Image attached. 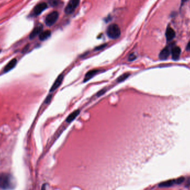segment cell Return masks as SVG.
<instances>
[{
  "label": "cell",
  "instance_id": "1",
  "mask_svg": "<svg viewBox=\"0 0 190 190\" xmlns=\"http://www.w3.org/2000/svg\"><path fill=\"white\" fill-rule=\"evenodd\" d=\"M16 186V181L12 175L7 173L0 174V188L3 190H12Z\"/></svg>",
  "mask_w": 190,
  "mask_h": 190
},
{
  "label": "cell",
  "instance_id": "2",
  "mask_svg": "<svg viewBox=\"0 0 190 190\" xmlns=\"http://www.w3.org/2000/svg\"><path fill=\"white\" fill-rule=\"evenodd\" d=\"M107 35L110 38L116 39L121 35V31L119 26L116 24H110L107 29Z\"/></svg>",
  "mask_w": 190,
  "mask_h": 190
},
{
  "label": "cell",
  "instance_id": "3",
  "mask_svg": "<svg viewBox=\"0 0 190 190\" xmlns=\"http://www.w3.org/2000/svg\"><path fill=\"white\" fill-rule=\"evenodd\" d=\"M59 13L57 11H53L49 13L46 17L45 23L48 26H51L55 24L59 18Z\"/></svg>",
  "mask_w": 190,
  "mask_h": 190
},
{
  "label": "cell",
  "instance_id": "4",
  "mask_svg": "<svg viewBox=\"0 0 190 190\" xmlns=\"http://www.w3.org/2000/svg\"><path fill=\"white\" fill-rule=\"evenodd\" d=\"M80 0H71L66 6L65 11L66 14H71L73 12L80 3Z\"/></svg>",
  "mask_w": 190,
  "mask_h": 190
},
{
  "label": "cell",
  "instance_id": "5",
  "mask_svg": "<svg viewBox=\"0 0 190 190\" xmlns=\"http://www.w3.org/2000/svg\"><path fill=\"white\" fill-rule=\"evenodd\" d=\"M48 5L46 3L42 2L36 5L34 10V14L35 16H38L40 15L44 10L46 9Z\"/></svg>",
  "mask_w": 190,
  "mask_h": 190
},
{
  "label": "cell",
  "instance_id": "6",
  "mask_svg": "<svg viewBox=\"0 0 190 190\" xmlns=\"http://www.w3.org/2000/svg\"><path fill=\"white\" fill-rule=\"evenodd\" d=\"M63 78H64V77H63V74H61L58 76V77L55 80V82L52 84L51 88H50V90H49L50 92H52L55 91V90H56L59 87L60 85L61 84V83L62 82V81H63Z\"/></svg>",
  "mask_w": 190,
  "mask_h": 190
},
{
  "label": "cell",
  "instance_id": "7",
  "mask_svg": "<svg viewBox=\"0 0 190 190\" xmlns=\"http://www.w3.org/2000/svg\"><path fill=\"white\" fill-rule=\"evenodd\" d=\"M42 29H43V26L42 24H40L37 25L36 27H35V28L33 30V31L31 33L30 35V38L31 40L34 39L38 35H40L42 32Z\"/></svg>",
  "mask_w": 190,
  "mask_h": 190
},
{
  "label": "cell",
  "instance_id": "8",
  "mask_svg": "<svg viewBox=\"0 0 190 190\" xmlns=\"http://www.w3.org/2000/svg\"><path fill=\"white\" fill-rule=\"evenodd\" d=\"M16 63H17V59H11L5 67L4 72H7L11 71L16 66Z\"/></svg>",
  "mask_w": 190,
  "mask_h": 190
},
{
  "label": "cell",
  "instance_id": "9",
  "mask_svg": "<svg viewBox=\"0 0 190 190\" xmlns=\"http://www.w3.org/2000/svg\"><path fill=\"white\" fill-rule=\"evenodd\" d=\"M98 72V70H91L90 71L87 72V73L86 74L84 77V80H83V82H86L88 81H89L90 80H91L95 75Z\"/></svg>",
  "mask_w": 190,
  "mask_h": 190
},
{
  "label": "cell",
  "instance_id": "10",
  "mask_svg": "<svg viewBox=\"0 0 190 190\" xmlns=\"http://www.w3.org/2000/svg\"><path fill=\"white\" fill-rule=\"evenodd\" d=\"M80 113V111L79 110H76L74 111L73 112H72L71 113H70L68 116L67 119H66V121L68 123L71 122L72 121H73L79 116Z\"/></svg>",
  "mask_w": 190,
  "mask_h": 190
},
{
  "label": "cell",
  "instance_id": "11",
  "mask_svg": "<svg viewBox=\"0 0 190 190\" xmlns=\"http://www.w3.org/2000/svg\"><path fill=\"white\" fill-rule=\"evenodd\" d=\"M175 31L171 27H168L167 28L166 32V37L167 41L172 40L175 37Z\"/></svg>",
  "mask_w": 190,
  "mask_h": 190
},
{
  "label": "cell",
  "instance_id": "12",
  "mask_svg": "<svg viewBox=\"0 0 190 190\" xmlns=\"http://www.w3.org/2000/svg\"><path fill=\"white\" fill-rule=\"evenodd\" d=\"M170 54V50L168 48H164L159 55V57L161 59H166L168 58Z\"/></svg>",
  "mask_w": 190,
  "mask_h": 190
},
{
  "label": "cell",
  "instance_id": "13",
  "mask_svg": "<svg viewBox=\"0 0 190 190\" xmlns=\"http://www.w3.org/2000/svg\"><path fill=\"white\" fill-rule=\"evenodd\" d=\"M181 54V48L179 47H175L172 49V59L175 60L178 59Z\"/></svg>",
  "mask_w": 190,
  "mask_h": 190
},
{
  "label": "cell",
  "instance_id": "14",
  "mask_svg": "<svg viewBox=\"0 0 190 190\" xmlns=\"http://www.w3.org/2000/svg\"><path fill=\"white\" fill-rule=\"evenodd\" d=\"M174 184H176V180L175 179H170L167 180L166 181L162 182L159 184V187H171Z\"/></svg>",
  "mask_w": 190,
  "mask_h": 190
},
{
  "label": "cell",
  "instance_id": "15",
  "mask_svg": "<svg viewBox=\"0 0 190 190\" xmlns=\"http://www.w3.org/2000/svg\"><path fill=\"white\" fill-rule=\"evenodd\" d=\"M51 35V32L49 30H46L45 31L42 32L40 35H39V38L41 41H45Z\"/></svg>",
  "mask_w": 190,
  "mask_h": 190
},
{
  "label": "cell",
  "instance_id": "16",
  "mask_svg": "<svg viewBox=\"0 0 190 190\" xmlns=\"http://www.w3.org/2000/svg\"><path fill=\"white\" fill-rule=\"evenodd\" d=\"M130 75V73H125L122 75L118 78L117 82H121L125 81L126 79H127L129 77Z\"/></svg>",
  "mask_w": 190,
  "mask_h": 190
},
{
  "label": "cell",
  "instance_id": "17",
  "mask_svg": "<svg viewBox=\"0 0 190 190\" xmlns=\"http://www.w3.org/2000/svg\"><path fill=\"white\" fill-rule=\"evenodd\" d=\"M49 3L52 6H56L59 3V0H49Z\"/></svg>",
  "mask_w": 190,
  "mask_h": 190
},
{
  "label": "cell",
  "instance_id": "18",
  "mask_svg": "<svg viewBox=\"0 0 190 190\" xmlns=\"http://www.w3.org/2000/svg\"><path fill=\"white\" fill-rule=\"evenodd\" d=\"M185 178L183 177H179V178H177L176 180V184H180L183 181H184Z\"/></svg>",
  "mask_w": 190,
  "mask_h": 190
},
{
  "label": "cell",
  "instance_id": "19",
  "mask_svg": "<svg viewBox=\"0 0 190 190\" xmlns=\"http://www.w3.org/2000/svg\"><path fill=\"white\" fill-rule=\"evenodd\" d=\"M106 91V90L105 89H103V90H101V91H100L97 94V97H100V96H101L103 94H104Z\"/></svg>",
  "mask_w": 190,
  "mask_h": 190
},
{
  "label": "cell",
  "instance_id": "20",
  "mask_svg": "<svg viewBox=\"0 0 190 190\" xmlns=\"http://www.w3.org/2000/svg\"><path fill=\"white\" fill-rule=\"evenodd\" d=\"M136 56L133 54H131L129 57V61H133L136 59Z\"/></svg>",
  "mask_w": 190,
  "mask_h": 190
},
{
  "label": "cell",
  "instance_id": "21",
  "mask_svg": "<svg viewBox=\"0 0 190 190\" xmlns=\"http://www.w3.org/2000/svg\"><path fill=\"white\" fill-rule=\"evenodd\" d=\"M52 95H49V96H48V97H47V98H46V102L50 101V100H51V98H52Z\"/></svg>",
  "mask_w": 190,
  "mask_h": 190
},
{
  "label": "cell",
  "instance_id": "22",
  "mask_svg": "<svg viewBox=\"0 0 190 190\" xmlns=\"http://www.w3.org/2000/svg\"><path fill=\"white\" fill-rule=\"evenodd\" d=\"M105 46H106V45H101V46H99V47H97V48H96V49H97V50H99V49H102V48H105Z\"/></svg>",
  "mask_w": 190,
  "mask_h": 190
},
{
  "label": "cell",
  "instance_id": "23",
  "mask_svg": "<svg viewBox=\"0 0 190 190\" xmlns=\"http://www.w3.org/2000/svg\"><path fill=\"white\" fill-rule=\"evenodd\" d=\"M41 190H46V185L44 184L43 185L42 188H41Z\"/></svg>",
  "mask_w": 190,
  "mask_h": 190
},
{
  "label": "cell",
  "instance_id": "24",
  "mask_svg": "<svg viewBox=\"0 0 190 190\" xmlns=\"http://www.w3.org/2000/svg\"><path fill=\"white\" fill-rule=\"evenodd\" d=\"M186 49H187V50H188V51H190V42H189V44H187V46Z\"/></svg>",
  "mask_w": 190,
  "mask_h": 190
},
{
  "label": "cell",
  "instance_id": "25",
  "mask_svg": "<svg viewBox=\"0 0 190 190\" xmlns=\"http://www.w3.org/2000/svg\"><path fill=\"white\" fill-rule=\"evenodd\" d=\"M188 0H182V3H185V2H186V1H187Z\"/></svg>",
  "mask_w": 190,
  "mask_h": 190
}]
</instances>
